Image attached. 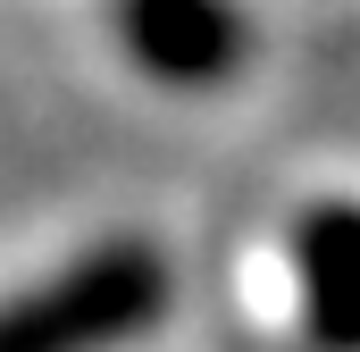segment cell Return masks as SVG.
<instances>
[{
    "label": "cell",
    "instance_id": "obj_1",
    "mask_svg": "<svg viewBox=\"0 0 360 352\" xmlns=\"http://www.w3.org/2000/svg\"><path fill=\"white\" fill-rule=\"evenodd\" d=\"M168 294L176 285L151 244H101L0 302V352H117L168 310Z\"/></svg>",
    "mask_w": 360,
    "mask_h": 352
},
{
    "label": "cell",
    "instance_id": "obj_2",
    "mask_svg": "<svg viewBox=\"0 0 360 352\" xmlns=\"http://www.w3.org/2000/svg\"><path fill=\"white\" fill-rule=\"evenodd\" d=\"M117 42L160 84H226L252 34L235 0H117Z\"/></svg>",
    "mask_w": 360,
    "mask_h": 352
},
{
    "label": "cell",
    "instance_id": "obj_3",
    "mask_svg": "<svg viewBox=\"0 0 360 352\" xmlns=\"http://www.w3.org/2000/svg\"><path fill=\"white\" fill-rule=\"evenodd\" d=\"M293 294L319 352H360V201H319L293 218Z\"/></svg>",
    "mask_w": 360,
    "mask_h": 352
}]
</instances>
